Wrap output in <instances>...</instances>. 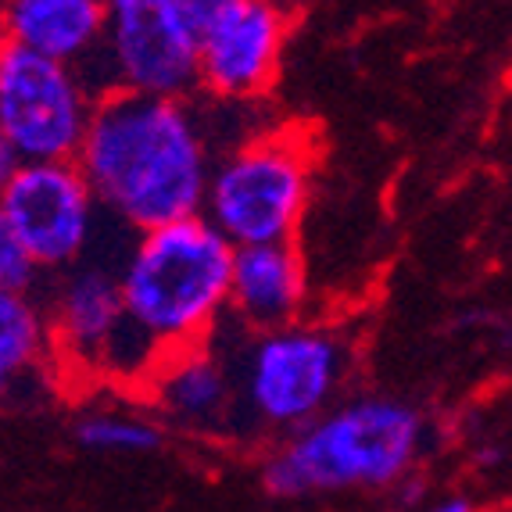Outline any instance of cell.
I'll list each match as a JSON object with an SVG mask.
<instances>
[{
	"instance_id": "9",
	"label": "cell",
	"mask_w": 512,
	"mask_h": 512,
	"mask_svg": "<svg viewBox=\"0 0 512 512\" xmlns=\"http://www.w3.org/2000/svg\"><path fill=\"white\" fill-rule=\"evenodd\" d=\"M287 18L273 0H230L197 33V86L219 101H251L273 86Z\"/></svg>"
},
{
	"instance_id": "8",
	"label": "cell",
	"mask_w": 512,
	"mask_h": 512,
	"mask_svg": "<svg viewBox=\"0 0 512 512\" xmlns=\"http://www.w3.org/2000/svg\"><path fill=\"white\" fill-rule=\"evenodd\" d=\"M0 212L36 273H65L86 258L101 219L76 162L18 165L8 187L0 190Z\"/></svg>"
},
{
	"instance_id": "4",
	"label": "cell",
	"mask_w": 512,
	"mask_h": 512,
	"mask_svg": "<svg viewBox=\"0 0 512 512\" xmlns=\"http://www.w3.org/2000/svg\"><path fill=\"white\" fill-rule=\"evenodd\" d=\"M423 434V416L394 398L333 405L308 427L294 430L265 462V491L276 498H301L312 491L387 487L409 473Z\"/></svg>"
},
{
	"instance_id": "5",
	"label": "cell",
	"mask_w": 512,
	"mask_h": 512,
	"mask_svg": "<svg viewBox=\"0 0 512 512\" xmlns=\"http://www.w3.org/2000/svg\"><path fill=\"white\" fill-rule=\"evenodd\" d=\"M312 190V151L294 133L248 140L212 162L201 219L230 248L294 240Z\"/></svg>"
},
{
	"instance_id": "11",
	"label": "cell",
	"mask_w": 512,
	"mask_h": 512,
	"mask_svg": "<svg viewBox=\"0 0 512 512\" xmlns=\"http://www.w3.org/2000/svg\"><path fill=\"white\" fill-rule=\"evenodd\" d=\"M308 280L294 240L233 248L226 319L244 330H276L301 319Z\"/></svg>"
},
{
	"instance_id": "3",
	"label": "cell",
	"mask_w": 512,
	"mask_h": 512,
	"mask_svg": "<svg viewBox=\"0 0 512 512\" xmlns=\"http://www.w3.org/2000/svg\"><path fill=\"white\" fill-rule=\"evenodd\" d=\"M230 262L233 248L201 215L133 233L119 262L122 312L162 355L208 341L226 319Z\"/></svg>"
},
{
	"instance_id": "16",
	"label": "cell",
	"mask_w": 512,
	"mask_h": 512,
	"mask_svg": "<svg viewBox=\"0 0 512 512\" xmlns=\"http://www.w3.org/2000/svg\"><path fill=\"white\" fill-rule=\"evenodd\" d=\"M36 276H40L36 265L29 262V255L22 251L8 219L0 212V291H33Z\"/></svg>"
},
{
	"instance_id": "12",
	"label": "cell",
	"mask_w": 512,
	"mask_h": 512,
	"mask_svg": "<svg viewBox=\"0 0 512 512\" xmlns=\"http://www.w3.org/2000/svg\"><path fill=\"white\" fill-rule=\"evenodd\" d=\"M144 391L176 427L197 430V434H219V430L230 434V376H226L219 351L208 341L169 351L147 376Z\"/></svg>"
},
{
	"instance_id": "6",
	"label": "cell",
	"mask_w": 512,
	"mask_h": 512,
	"mask_svg": "<svg viewBox=\"0 0 512 512\" xmlns=\"http://www.w3.org/2000/svg\"><path fill=\"white\" fill-rule=\"evenodd\" d=\"M97 94L79 69L0 40V133L18 162H76Z\"/></svg>"
},
{
	"instance_id": "17",
	"label": "cell",
	"mask_w": 512,
	"mask_h": 512,
	"mask_svg": "<svg viewBox=\"0 0 512 512\" xmlns=\"http://www.w3.org/2000/svg\"><path fill=\"white\" fill-rule=\"evenodd\" d=\"M172 4H176V11H180L183 18H187V26L194 29V36H197L222 8H226V4H230V0H172Z\"/></svg>"
},
{
	"instance_id": "7",
	"label": "cell",
	"mask_w": 512,
	"mask_h": 512,
	"mask_svg": "<svg viewBox=\"0 0 512 512\" xmlns=\"http://www.w3.org/2000/svg\"><path fill=\"white\" fill-rule=\"evenodd\" d=\"M101 51L104 94L129 90L151 97H187L197 86V36L172 0H104ZM83 72V69H79Z\"/></svg>"
},
{
	"instance_id": "15",
	"label": "cell",
	"mask_w": 512,
	"mask_h": 512,
	"mask_svg": "<svg viewBox=\"0 0 512 512\" xmlns=\"http://www.w3.org/2000/svg\"><path fill=\"white\" fill-rule=\"evenodd\" d=\"M76 441L90 452H154L162 448V427L126 412H90L76 423Z\"/></svg>"
},
{
	"instance_id": "2",
	"label": "cell",
	"mask_w": 512,
	"mask_h": 512,
	"mask_svg": "<svg viewBox=\"0 0 512 512\" xmlns=\"http://www.w3.org/2000/svg\"><path fill=\"white\" fill-rule=\"evenodd\" d=\"M240 333V344L208 333L230 376V434H294L333 409L355 362L348 333L301 319Z\"/></svg>"
},
{
	"instance_id": "1",
	"label": "cell",
	"mask_w": 512,
	"mask_h": 512,
	"mask_svg": "<svg viewBox=\"0 0 512 512\" xmlns=\"http://www.w3.org/2000/svg\"><path fill=\"white\" fill-rule=\"evenodd\" d=\"M212 147L187 97L101 94L76 169L97 208L129 233L201 215Z\"/></svg>"
},
{
	"instance_id": "14",
	"label": "cell",
	"mask_w": 512,
	"mask_h": 512,
	"mask_svg": "<svg viewBox=\"0 0 512 512\" xmlns=\"http://www.w3.org/2000/svg\"><path fill=\"white\" fill-rule=\"evenodd\" d=\"M51 359L47 312L33 291H0V398Z\"/></svg>"
},
{
	"instance_id": "19",
	"label": "cell",
	"mask_w": 512,
	"mask_h": 512,
	"mask_svg": "<svg viewBox=\"0 0 512 512\" xmlns=\"http://www.w3.org/2000/svg\"><path fill=\"white\" fill-rule=\"evenodd\" d=\"M434 512H473V505L466 502V498H452V502H444V505H437Z\"/></svg>"
},
{
	"instance_id": "20",
	"label": "cell",
	"mask_w": 512,
	"mask_h": 512,
	"mask_svg": "<svg viewBox=\"0 0 512 512\" xmlns=\"http://www.w3.org/2000/svg\"><path fill=\"white\" fill-rule=\"evenodd\" d=\"M419 495H423V484H419V480H409V487L402 491V502L412 505V502H419Z\"/></svg>"
},
{
	"instance_id": "18",
	"label": "cell",
	"mask_w": 512,
	"mask_h": 512,
	"mask_svg": "<svg viewBox=\"0 0 512 512\" xmlns=\"http://www.w3.org/2000/svg\"><path fill=\"white\" fill-rule=\"evenodd\" d=\"M18 165H22V162H18L15 147L8 144V137H4V133H0V190L8 187V180L18 172Z\"/></svg>"
},
{
	"instance_id": "10",
	"label": "cell",
	"mask_w": 512,
	"mask_h": 512,
	"mask_svg": "<svg viewBox=\"0 0 512 512\" xmlns=\"http://www.w3.org/2000/svg\"><path fill=\"white\" fill-rule=\"evenodd\" d=\"M43 312H47V330H51V355H58L65 369L97 380L104 351L126 319L119 265L79 258L76 265L65 269V280L54 287L51 305Z\"/></svg>"
},
{
	"instance_id": "13",
	"label": "cell",
	"mask_w": 512,
	"mask_h": 512,
	"mask_svg": "<svg viewBox=\"0 0 512 512\" xmlns=\"http://www.w3.org/2000/svg\"><path fill=\"white\" fill-rule=\"evenodd\" d=\"M104 22V0H4L0 40L72 69H86L101 51Z\"/></svg>"
}]
</instances>
